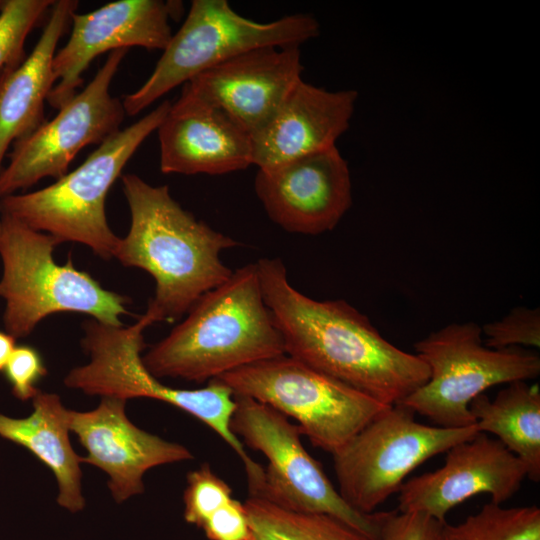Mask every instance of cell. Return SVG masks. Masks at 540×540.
Segmentation results:
<instances>
[{
    "label": "cell",
    "mask_w": 540,
    "mask_h": 540,
    "mask_svg": "<svg viewBox=\"0 0 540 540\" xmlns=\"http://www.w3.org/2000/svg\"><path fill=\"white\" fill-rule=\"evenodd\" d=\"M428 381L401 404L444 428L476 425L470 402L491 386L540 374L538 353L522 347L492 349L475 322L451 323L414 344Z\"/></svg>",
    "instance_id": "obj_8"
},
{
    "label": "cell",
    "mask_w": 540,
    "mask_h": 540,
    "mask_svg": "<svg viewBox=\"0 0 540 540\" xmlns=\"http://www.w3.org/2000/svg\"><path fill=\"white\" fill-rule=\"evenodd\" d=\"M231 430L268 460L260 496L292 510L322 513L346 523L368 540H380L384 512L362 513L351 507L304 448L296 424L274 408L236 396ZM254 496V495H253Z\"/></svg>",
    "instance_id": "obj_11"
},
{
    "label": "cell",
    "mask_w": 540,
    "mask_h": 540,
    "mask_svg": "<svg viewBox=\"0 0 540 540\" xmlns=\"http://www.w3.org/2000/svg\"><path fill=\"white\" fill-rule=\"evenodd\" d=\"M357 97L355 90L327 91L301 79L268 123L250 135L252 165L271 168L336 146Z\"/></svg>",
    "instance_id": "obj_18"
},
{
    "label": "cell",
    "mask_w": 540,
    "mask_h": 540,
    "mask_svg": "<svg viewBox=\"0 0 540 540\" xmlns=\"http://www.w3.org/2000/svg\"><path fill=\"white\" fill-rule=\"evenodd\" d=\"M254 190L270 220L289 233L330 231L352 205L350 170L336 146L259 169Z\"/></svg>",
    "instance_id": "obj_15"
},
{
    "label": "cell",
    "mask_w": 540,
    "mask_h": 540,
    "mask_svg": "<svg viewBox=\"0 0 540 540\" xmlns=\"http://www.w3.org/2000/svg\"><path fill=\"white\" fill-rule=\"evenodd\" d=\"M438 540H540V508L485 504L463 522H445Z\"/></svg>",
    "instance_id": "obj_24"
},
{
    "label": "cell",
    "mask_w": 540,
    "mask_h": 540,
    "mask_svg": "<svg viewBox=\"0 0 540 540\" xmlns=\"http://www.w3.org/2000/svg\"><path fill=\"white\" fill-rule=\"evenodd\" d=\"M232 499L231 487L205 463L187 474L184 490V519L199 528Z\"/></svg>",
    "instance_id": "obj_26"
},
{
    "label": "cell",
    "mask_w": 540,
    "mask_h": 540,
    "mask_svg": "<svg viewBox=\"0 0 540 540\" xmlns=\"http://www.w3.org/2000/svg\"><path fill=\"white\" fill-rule=\"evenodd\" d=\"M525 477L523 462L498 439L479 431L446 451L442 467L404 482L398 491V511L422 512L446 522L453 507L480 493L502 505Z\"/></svg>",
    "instance_id": "obj_16"
},
{
    "label": "cell",
    "mask_w": 540,
    "mask_h": 540,
    "mask_svg": "<svg viewBox=\"0 0 540 540\" xmlns=\"http://www.w3.org/2000/svg\"><path fill=\"white\" fill-rule=\"evenodd\" d=\"M121 180L131 222L114 257L153 277L155 293L145 313L154 322H173L230 278L220 253L238 243L184 210L167 185L152 186L135 174Z\"/></svg>",
    "instance_id": "obj_2"
},
{
    "label": "cell",
    "mask_w": 540,
    "mask_h": 540,
    "mask_svg": "<svg viewBox=\"0 0 540 540\" xmlns=\"http://www.w3.org/2000/svg\"><path fill=\"white\" fill-rule=\"evenodd\" d=\"M477 429L491 433L525 465L527 477L540 480V388L518 380L493 400L480 394L469 404Z\"/></svg>",
    "instance_id": "obj_22"
},
{
    "label": "cell",
    "mask_w": 540,
    "mask_h": 540,
    "mask_svg": "<svg viewBox=\"0 0 540 540\" xmlns=\"http://www.w3.org/2000/svg\"><path fill=\"white\" fill-rule=\"evenodd\" d=\"M0 5H1V1H0Z\"/></svg>",
    "instance_id": "obj_33"
},
{
    "label": "cell",
    "mask_w": 540,
    "mask_h": 540,
    "mask_svg": "<svg viewBox=\"0 0 540 540\" xmlns=\"http://www.w3.org/2000/svg\"><path fill=\"white\" fill-rule=\"evenodd\" d=\"M484 344L492 349L540 347V309L518 306L482 327Z\"/></svg>",
    "instance_id": "obj_27"
},
{
    "label": "cell",
    "mask_w": 540,
    "mask_h": 540,
    "mask_svg": "<svg viewBox=\"0 0 540 540\" xmlns=\"http://www.w3.org/2000/svg\"><path fill=\"white\" fill-rule=\"evenodd\" d=\"M0 298L5 301L3 323L15 339L27 337L38 323L57 312L90 315L98 322L123 326L129 300L104 289L69 258L59 265L53 252L60 243L20 221L1 215Z\"/></svg>",
    "instance_id": "obj_6"
},
{
    "label": "cell",
    "mask_w": 540,
    "mask_h": 540,
    "mask_svg": "<svg viewBox=\"0 0 540 540\" xmlns=\"http://www.w3.org/2000/svg\"><path fill=\"white\" fill-rule=\"evenodd\" d=\"M53 0H6L0 5V73L24 60L25 40Z\"/></svg>",
    "instance_id": "obj_25"
},
{
    "label": "cell",
    "mask_w": 540,
    "mask_h": 540,
    "mask_svg": "<svg viewBox=\"0 0 540 540\" xmlns=\"http://www.w3.org/2000/svg\"><path fill=\"white\" fill-rule=\"evenodd\" d=\"M125 406L126 400L101 397L95 409H68L67 414L69 430L87 451L83 463L108 475V488L116 503L143 493V476L149 469L193 458L185 446L134 425Z\"/></svg>",
    "instance_id": "obj_17"
},
{
    "label": "cell",
    "mask_w": 540,
    "mask_h": 540,
    "mask_svg": "<svg viewBox=\"0 0 540 540\" xmlns=\"http://www.w3.org/2000/svg\"><path fill=\"white\" fill-rule=\"evenodd\" d=\"M33 411L25 418L0 414V436L30 451L54 474L57 503L71 513L84 509L81 489L83 457L69 439L68 409L60 397L41 390L32 399Z\"/></svg>",
    "instance_id": "obj_21"
},
{
    "label": "cell",
    "mask_w": 540,
    "mask_h": 540,
    "mask_svg": "<svg viewBox=\"0 0 540 540\" xmlns=\"http://www.w3.org/2000/svg\"><path fill=\"white\" fill-rule=\"evenodd\" d=\"M16 339L6 331H0V371H4L6 363L16 347Z\"/></svg>",
    "instance_id": "obj_31"
},
{
    "label": "cell",
    "mask_w": 540,
    "mask_h": 540,
    "mask_svg": "<svg viewBox=\"0 0 540 540\" xmlns=\"http://www.w3.org/2000/svg\"><path fill=\"white\" fill-rule=\"evenodd\" d=\"M157 131L164 174L221 175L252 165L250 135L220 109L170 106Z\"/></svg>",
    "instance_id": "obj_19"
},
{
    "label": "cell",
    "mask_w": 540,
    "mask_h": 540,
    "mask_svg": "<svg viewBox=\"0 0 540 540\" xmlns=\"http://www.w3.org/2000/svg\"><path fill=\"white\" fill-rule=\"evenodd\" d=\"M302 71L299 47L253 49L190 79L171 106L220 109L252 135L274 116Z\"/></svg>",
    "instance_id": "obj_13"
},
{
    "label": "cell",
    "mask_w": 540,
    "mask_h": 540,
    "mask_svg": "<svg viewBox=\"0 0 540 540\" xmlns=\"http://www.w3.org/2000/svg\"><path fill=\"white\" fill-rule=\"evenodd\" d=\"M170 106V101H163L137 122L120 129L78 168L53 184L0 199L1 215L49 234L60 244L77 242L105 260L113 258L120 238L108 225L106 196L138 147L158 129Z\"/></svg>",
    "instance_id": "obj_5"
},
{
    "label": "cell",
    "mask_w": 540,
    "mask_h": 540,
    "mask_svg": "<svg viewBox=\"0 0 540 540\" xmlns=\"http://www.w3.org/2000/svg\"><path fill=\"white\" fill-rule=\"evenodd\" d=\"M78 1H54L42 34L31 53L0 73V172L12 142L43 123L44 102L55 80L52 63L57 44L76 12Z\"/></svg>",
    "instance_id": "obj_20"
},
{
    "label": "cell",
    "mask_w": 540,
    "mask_h": 540,
    "mask_svg": "<svg viewBox=\"0 0 540 540\" xmlns=\"http://www.w3.org/2000/svg\"><path fill=\"white\" fill-rule=\"evenodd\" d=\"M214 379L295 419L301 434L331 454L389 406L287 354Z\"/></svg>",
    "instance_id": "obj_9"
},
{
    "label": "cell",
    "mask_w": 540,
    "mask_h": 540,
    "mask_svg": "<svg viewBox=\"0 0 540 540\" xmlns=\"http://www.w3.org/2000/svg\"><path fill=\"white\" fill-rule=\"evenodd\" d=\"M0 234H1V221H0Z\"/></svg>",
    "instance_id": "obj_32"
},
{
    "label": "cell",
    "mask_w": 540,
    "mask_h": 540,
    "mask_svg": "<svg viewBox=\"0 0 540 540\" xmlns=\"http://www.w3.org/2000/svg\"><path fill=\"white\" fill-rule=\"evenodd\" d=\"M183 13L181 1L119 0L84 14L74 12L69 40L55 53V82L47 101L61 109L83 82L82 73L99 54L139 46L164 50L172 37L169 20Z\"/></svg>",
    "instance_id": "obj_14"
},
{
    "label": "cell",
    "mask_w": 540,
    "mask_h": 540,
    "mask_svg": "<svg viewBox=\"0 0 540 540\" xmlns=\"http://www.w3.org/2000/svg\"><path fill=\"white\" fill-rule=\"evenodd\" d=\"M444 523L422 512L387 511L380 540H438Z\"/></svg>",
    "instance_id": "obj_29"
},
{
    "label": "cell",
    "mask_w": 540,
    "mask_h": 540,
    "mask_svg": "<svg viewBox=\"0 0 540 540\" xmlns=\"http://www.w3.org/2000/svg\"><path fill=\"white\" fill-rule=\"evenodd\" d=\"M318 21L293 14L260 23L235 12L226 0H193L147 81L122 101L134 116L171 89L235 56L262 47H299L319 35Z\"/></svg>",
    "instance_id": "obj_7"
},
{
    "label": "cell",
    "mask_w": 540,
    "mask_h": 540,
    "mask_svg": "<svg viewBox=\"0 0 540 540\" xmlns=\"http://www.w3.org/2000/svg\"><path fill=\"white\" fill-rule=\"evenodd\" d=\"M4 372L11 385L12 394L21 401L33 399L39 389L36 384L46 374L39 352L27 345L16 346L12 351Z\"/></svg>",
    "instance_id": "obj_28"
},
{
    "label": "cell",
    "mask_w": 540,
    "mask_h": 540,
    "mask_svg": "<svg viewBox=\"0 0 540 540\" xmlns=\"http://www.w3.org/2000/svg\"><path fill=\"white\" fill-rule=\"evenodd\" d=\"M256 264L285 354L389 406L428 381L429 369L416 354L382 337L347 301H319L301 293L290 284L280 258Z\"/></svg>",
    "instance_id": "obj_1"
},
{
    "label": "cell",
    "mask_w": 540,
    "mask_h": 540,
    "mask_svg": "<svg viewBox=\"0 0 540 540\" xmlns=\"http://www.w3.org/2000/svg\"><path fill=\"white\" fill-rule=\"evenodd\" d=\"M415 415L404 404L388 406L332 454L338 491L357 511L375 512L416 467L479 432L425 425Z\"/></svg>",
    "instance_id": "obj_10"
},
{
    "label": "cell",
    "mask_w": 540,
    "mask_h": 540,
    "mask_svg": "<svg viewBox=\"0 0 540 540\" xmlns=\"http://www.w3.org/2000/svg\"><path fill=\"white\" fill-rule=\"evenodd\" d=\"M209 540H252L244 504L232 498L201 526Z\"/></svg>",
    "instance_id": "obj_30"
},
{
    "label": "cell",
    "mask_w": 540,
    "mask_h": 540,
    "mask_svg": "<svg viewBox=\"0 0 540 540\" xmlns=\"http://www.w3.org/2000/svg\"><path fill=\"white\" fill-rule=\"evenodd\" d=\"M185 319L142 357L156 378L204 382L285 354L267 307L256 263L202 295Z\"/></svg>",
    "instance_id": "obj_3"
},
{
    "label": "cell",
    "mask_w": 540,
    "mask_h": 540,
    "mask_svg": "<svg viewBox=\"0 0 540 540\" xmlns=\"http://www.w3.org/2000/svg\"><path fill=\"white\" fill-rule=\"evenodd\" d=\"M128 49L110 52L94 78L49 122L15 143L0 172V199L29 188L44 177L56 180L87 145H100L120 130L126 112L110 94L111 81Z\"/></svg>",
    "instance_id": "obj_12"
},
{
    "label": "cell",
    "mask_w": 540,
    "mask_h": 540,
    "mask_svg": "<svg viewBox=\"0 0 540 540\" xmlns=\"http://www.w3.org/2000/svg\"><path fill=\"white\" fill-rule=\"evenodd\" d=\"M154 323L145 313L130 326H111L95 319L85 321L81 345L90 361L70 370L64 378L65 386L88 395L126 401L156 399L183 410L214 430L240 457L249 491L261 489L264 468L248 456L243 443L231 430L236 406L232 391L216 379L200 389L173 388L159 381L143 364L141 352L146 347L143 332Z\"/></svg>",
    "instance_id": "obj_4"
},
{
    "label": "cell",
    "mask_w": 540,
    "mask_h": 540,
    "mask_svg": "<svg viewBox=\"0 0 540 540\" xmlns=\"http://www.w3.org/2000/svg\"><path fill=\"white\" fill-rule=\"evenodd\" d=\"M252 540H368L327 514L289 509L260 496L244 503Z\"/></svg>",
    "instance_id": "obj_23"
}]
</instances>
